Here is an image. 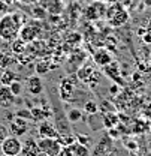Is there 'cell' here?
I'll return each mask as SVG.
<instances>
[{
    "mask_svg": "<svg viewBox=\"0 0 151 156\" xmlns=\"http://www.w3.org/2000/svg\"><path fill=\"white\" fill-rule=\"evenodd\" d=\"M26 21V17L19 12L5 14L0 17V39L5 42H12L18 38L19 30Z\"/></svg>",
    "mask_w": 151,
    "mask_h": 156,
    "instance_id": "cell-1",
    "label": "cell"
},
{
    "mask_svg": "<svg viewBox=\"0 0 151 156\" xmlns=\"http://www.w3.org/2000/svg\"><path fill=\"white\" fill-rule=\"evenodd\" d=\"M105 18H106V23L111 27H123L124 24L129 23L130 14H129L127 8H124L123 5H120L118 2H115V3H109L106 6Z\"/></svg>",
    "mask_w": 151,
    "mask_h": 156,
    "instance_id": "cell-2",
    "label": "cell"
},
{
    "mask_svg": "<svg viewBox=\"0 0 151 156\" xmlns=\"http://www.w3.org/2000/svg\"><path fill=\"white\" fill-rule=\"evenodd\" d=\"M76 84H75V78L72 77H64L60 80L58 83V95L60 99L63 102H75L76 98Z\"/></svg>",
    "mask_w": 151,
    "mask_h": 156,
    "instance_id": "cell-3",
    "label": "cell"
},
{
    "mask_svg": "<svg viewBox=\"0 0 151 156\" xmlns=\"http://www.w3.org/2000/svg\"><path fill=\"white\" fill-rule=\"evenodd\" d=\"M100 74L96 71L91 65H81L76 71V80H79L81 83L87 84V86H94V83L99 81Z\"/></svg>",
    "mask_w": 151,
    "mask_h": 156,
    "instance_id": "cell-4",
    "label": "cell"
},
{
    "mask_svg": "<svg viewBox=\"0 0 151 156\" xmlns=\"http://www.w3.org/2000/svg\"><path fill=\"white\" fill-rule=\"evenodd\" d=\"M2 155L5 156H19L22 152V143L18 136L9 135L0 146Z\"/></svg>",
    "mask_w": 151,
    "mask_h": 156,
    "instance_id": "cell-5",
    "label": "cell"
},
{
    "mask_svg": "<svg viewBox=\"0 0 151 156\" xmlns=\"http://www.w3.org/2000/svg\"><path fill=\"white\" fill-rule=\"evenodd\" d=\"M38 146L40 152L46 156H58L60 150L63 149V144L58 138H40L38 141Z\"/></svg>",
    "mask_w": 151,
    "mask_h": 156,
    "instance_id": "cell-6",
    "label": "cell"
},
{
    "mask_svg": "<svg viewBox=\"0 0 151 156\" xmlns=\"http://www.w3.org/2000/svg\"><path fill=\"white\" fill-rule=\"evenodd\" d=\"M39 33H40V24H39L38 21H36V23L32 21V23L22 24V27H21V30H19L18 38H21L24 42H27V44H30V42H33L35 39L38 38Z\"/></svg>",
    "mask_w": 151,
    "mask_h": 156,
    "instance_id": "cell-7",
    "label": "cell"
},
{
    "mask_svg": "<svg viewBox=\"0 0 151 156\" xmlns=\"http://www.w3.org/2000/svg\"><path fill=\"white\" fill-rule=\"evenodd\" d=\"M30 129V125H29V120L22 119V117L14 116L11 119V123H9V132L15 136H22L27 134V131Z\"/></svg>",
    "mask_w": 151,
    "mask_h": 156,
    "instance_id": "cell-8",
    "label": "cell"
},
{
    "mask_svg": "<svg viewBox=\"0 0 151 156\" xmlns=\"http://www.w3.org/2000/svg\"><path fill=\"white\" fill-rule=\"evenodd\" d=\"M30 111H32V117L35 122H43V120H48L53 117V111L50 108V105H46L45 102L42 105H33L30 107Z\"/></svg>",
    "mask_w": 151,
    "mask_h": 156,
    "instance_id": "cell-9",
    "label": "cell"
},
{
    "mask_svg": "<svg viewBox=\"0 0 151 156\" xmlns=\"http://www.w3.org/2000/svg\"><path fill=\"white\" fill-rule=\"evenodd\" d=\"M38 134H39V138H58V135H60L58 129H57L50 120L39 122Z\"/></svg>",
    "mask_w": 151,
    "mask_h": 156,
    "instance_id": "cell-10",
    "label": "cell"
},
{
    "mask_svg": "<svg viewBox=\"0 0 151 156\" xmlns=\"http://www.w3.org/2000/svg\"><path fill=\"white\" fill-rule=\"evenodd\" d=\"M26 89L27 92L32 95V96H40L43 93V83L39 75H32V77L27 78V83H26Z\"/></svg>",
    "mask_w": 151,
    "mask_h": 156,
    "instance_id": "cell-11",
    "label": "cell"
},
{
    "mask_svg": "<svg viewBox=\"0 0 151 156\" xmlns=\"http://www.w3.org/2000/svg\"><path fill=\"white\" fill-rule=\"evenodd\" d=\"M93 62H94L97 66H100V68H103V66H106V65H109L111 62H114L112 58V54L106 50V48H97L93 51Z\"/></svg>",
    "mask_w": 151,
    "mask_h": 156,
    "instance_id": "cell-12",
    "label": "cell"
},
{
    "mask_svg": "<svg viewBox=\"0 0 151 156\" xmlns=\"http://www.w3.org/2000/svg\"><path fill=\"white\" fill-rule=\"evenodd\" d=\"M15 104V95L12 93L9 86H0V107L5 110H9Z\"/></svg>",
    "mask_w": 151,
    "mask_h": 156,
    "instance_id": "cell-13",
    "label": "cell"
},
{
    "mask_svg": "<svg viewBox=\"0 0 151 156\" xmlns=\"http://www.w3.org/2000/svg\"><path fill=\"white\" fill-rule=\"evenodd\" d=\"M22 156H39L40 155V149L38 146V141L35 138H27L22 143Z\"/></svg>",
    "mask_w": 151,
    "mask_h": 156,
    "instance_id": "cell-14",
    "label": "cell"
},
{
    "mask_svg": "<svg viewBox=\"0 0 151 156\" xmlns=\"http://www.w3.org/2000/svg\"><path fill=\"white\" fill-rule=\"evenodd\" d=\"M102 69H103V72H105V75H106V77H109L111 80L117 81V83H123V80L120 78V72H118V71H120V68H118V63L111 62L109 65L103 66Z\"/></svg>",
    "mask_w": 151,
    "mask_h": 156,
    "instance_id": "cell-15",
    "label": "cell"
},
{
    "mask_svg": "<svg viewBox=\"0 0 151 156\" xmlns=\"http://www.w3.org/2000/svg\"><path fill=\"white\" fill-rule=\"evenodd\" d=\"M118 122H120V116L118 114H115V113H103L102 114V125H103V128H106V129H111V128H115L117 125H118Z\"/></svg>",
    "mask_w": 151,
    "mask_h": 156,
    "instance_id": "cell-16",
    "label": "cell"
},
{
    "mask_svg": "<svg viewBox=\"0 0 151 156\" xmlns=\"http://www.w3.org/2000/svg\"><path fill=\"white\" fill-rule=\"evenodd\" d=\"M19 80L18 78V74L15 72V71H12V69H5L3 72H2V75H0V84H3V86H11L14 81H17Z\"/></svg>",
    "mask_w": 151,
    "mask_h": 156,
    "instance_id": "cell-17",
    "label": "cell"
},
{
    "mask_svg": "<svg viewBox=\"0 0 151 156\" xmlns=\"http://www.w3.org/2000/svg\"><path fill=\"white\" fill-rule=\"evenodd\" d=\"M11 44V51L15 54V56H19V54H24L27 51V42H24L21 38L14 39Z\"/></svg>",
    "mask_w": 151,
    "mask_h": 156,
    "instance_id": "cell-18",
    "label": "cell"
},
{
    "mask_svg": "<svg viewBox=\"0 0 151 156\" xmlns=\"http://www.w3.org/2000/svg\"><path fill=\"white\" fill-rule=\"evenodd\" d=\"M69 147H70L74 156H90V150H88V147H87L85 144H81V143L75 141V143L70 144Z\"/></svg>",
    "mask_w": 151,
    "mask_h": 156,
    "instance_id": "cell-19",
    "label": "cell"
},
{
    "mask_svg": "<svg viewBox=\"0 0 151 156\" xmlns=\"http://www.w3.org/2000/svg\"><path fill=\"white\" fill-rule=\"evenodd\" d=\"M66 116H67V120L70 123H79L84 119V113L79 108H69L67 113H66Z\"/></svg>",
    "mask_w": 151,
    "mask_h": 156,
    "instance_id": "cell-20",
    "label": "cell"
},
{
    "mask_svg": "<svg viewBox=\"0 0 151 156\" xmlns=\"http://www.w3.org/2000/svg\"><path fill=\"white\" fill-rule=\"evenodd\" d=\"M84 15H85V18L88 20V21H94V20H97L99 17H100V12H99V9H97L96 3H93V5H90V6H87V8H85Z\"/></svg>",
    "mask_w": 151,
    "mask_h": 156,
    "instance_id": "cell-21",
    "label": "cell"
},
{
    "mask_svg": "<svg viewBox=\"0 0 151 156\" xmlns=\"http://www.w3.org/2000/svg\"><path fill=\"white\" fill-rule=\"evenodd\" d=\"M84 113L85 114H97L99 113V104L93 101V99H90V101H85L84 102Z\"/></svg>",
    "mask_w": 151,
    "mask_h": 156,
    "instance_id": "cell-22",
    "label": "cell"
},
{
    "mask_svg": "<svg viewBox=\"0 0 151 156\" xmlns=\"http://www.w3.org/2000/svg\"><path fill=\"white\" fill-rule=\"evenodd\" d=\"M150 122L148 120H136V123H135V126H133V131L136 132V134H144V132H147L148 131V128H150V125H148Z\"/></svg>",
    "mask_w": 151,
    "mask_h": 156,
    "instance_id": "cell-23",
    "label": "cell"
},
{
    "mask_svg": "<svg viewBox=\"0 0 151 156\" xmlns=\"http://www.w3.org/2000/svg\"><path fill=\"white\" fill-rule=\"evenodd\" d=\"M50 69H54V66H50V60H39L36 63V72L38 74H46Z\"/></svg>",
    "mask_w": 151,
    "mask_h": 156,
    "instance_id": "cell-24",
    "label": "cell"
},
{
    "mask_svg": "<svg viewBox=\"0 0 151 156\" xmlns=\"http://www.w3.org/2000/svg\"><path fill=\"white\" fill-rule=\"evenodd\" d=\"M14 62H15V58L12 57V56H9V54L0 51V68L6 69V68H8L9 65H12Z\"/></svg>",
    "mask_w": 151,
    "mask_h": 156,
    "instance_id": "cell-25",
    "label": "cell"
},
{
    "mask_svg": "<svg viewBox=\"0 0 151 156\" xmlns=\"http://www.w3.org/2000/svg\"><path fill=\"white\" fill-rule=\"evenodd\" d=\"M32 15L36 20H45L46 18V9L42 8V6H33L32 8Z\"/></svg>",
    "mask_w": 151,
    "mask_h": 156,
    "instance_id": "cell-26",
    "label": "cell"
},
{
    "mask_svg": "<svg viewBox=\"0 0 151 156\" xmlns=\"http://www.w3.org/2000/svg\"><path fill=\"white\" fill-rule=\"evenodd\" d=\"M9 87H11V90H12V93H14L15 96H19V95L22 93V84H21V81H19V80L14 81Z\"/></svg>",
    "mask_w": 151,
    "mask_h": 156,
    "instance_id": "cell-27",
    "label": "cell"
},
{
    "mask_svg": "<svg viewBox=\"0 0 151 156\" xmlns=\"http://www.w3.org/2000/svg\"><path fill=\"white\" fill-rule=\"evenodd\" d=\"M15 116L22 117V119H26V120H33V117H32V111H30V108H26V110H18V111L15 113Z\"/></svg>",
    "mask_w": 151,
    "mask_h": 156,
    "instance_id": "cell-28",
    "label": "cell"
},
{
    "mask_svg": "<svg viewBox=\"0 0 151 156\" xmlns=\"http://www.w3.org/2000/svg\"><path fill=\"white\" fill-rule=\"evenodd\" d=\"M9 134H11V132H9V128L0 123V146H2V143L9 136Z\"/></svg>",
    "mask_w": 151,
    "mask_h": 156,
    "instance_id": "cell-29",
    "label": "cell"
},
{
    "mask_svg": "<svg viewBox=\"0 0 151 156\" xmlns=\"http://www.w3.org/2000/svg\"><path fill=\"white\" fill-rule=\"evenodd\" d=\"M141 114H142V117H144L145 120L151 122V102H148L147 105H144V108H142Z\"/></svg>",
    "mask_w": 151,
    "mask_h": 156,
    "instance_id": "cell-30",
    "label": "cell"
},
{
    "mask_svg": "<svg viewBox=\"0 0 151 156\" xmlns=\"http://www.w3.org/2000/svg\"><path fill=\"white\" fill-rule=\"evenodd\" d=\"M99 107H103V108H99V110H102L103 113H112V111H115L112 104H109V102H106V101H103V104L99 105Z\"/></svg>",
    "mask_w": 151,
    "mask_h": 156,
    "instance_id": "cell-31",
    "label": "cell"
},
{
    "mask_svg": "<svg viewBox=\"0 0 151 156\" xmlns=\"http://www.w3.org/2000/svg\"><path fill=\"white\" fill-rule=\"evenodd\" d=\"M9 12V5L6 3V0H0V17Z\"/></svg>",
    "mask_w": 151,
    "mask_h": 156,
    "instance_id": "cell-32",
    "label": "cell"
},
{
    "mask_svg": "<svg viewBox=\"0 0 151 156\" xmlns=\"http://www.w3.org/2000/svg\"><path fill=\"white\" fill-rule=\"evenodd\" d=\"M58 156H74V153H72V150H70V147H69V146H64V147L60 150Z\"/></svg>",
    "mask_w": 151,
    "mask_h": 156,
    "instance_id": "cell-33",
    "label": "cell"
},
{
    "mask_svg": "<svg viewBox=\"0 0 151 156\" xmlns=\"http://www.w3.org/2000/svg\"><path fill=\"white\" fill-rule=\"evenodd\" d=\"M120 5H123L124 8H129V6H132V3H133V0H117Z\"/></svg>",
    "mask_w": 151,
    "mask_h": 156,
    "instance_id": "cell-34",
    "label": "cell"
},
{
    "mask_svg": "<svg viewBox=\"0 0 151 156\" xmlns=\"http://www.w3.org/2000/svg\"><path fill=\"white\" fill-rule=\"evenodd\" d=\"M108 135L112 136V138H117L118 136V131L115 128H111V129H108Z\"/></svg>",
    "mask_w": 151,
    "mask_h": 156,
    "instance_id": "cell-35",
    "label": "cell"
},
{
    "mask_svg": "<svg viewBox=\"0 0 151 156\" xmlns=\"http://www.w3.org/2000/svg\"><path fill=\"white\" fill-rule=\"evenodd\" d=\"M126 147H127V149H136L138 146H136V143H133V141H127Z\"/></svg>",
    "mask_w": 151,
    "mask_h": 156,
    "instance_id": "cell-36",
    "label": "cell"
},
{
    "mask_svg": "<svg viewBox=\"0 0 151 156\" xmlns=\"http://www.w3.org/2000/svg\"><path fill=\"white\" fill-rule=\"evenodd\" d=\"M109 90H111L112 93H117V92H118V86H117V84H114V86H111V89H109Z\"/></svg>",
    "mask_w": 151,
    "mask_h": 156,
    "instance_id": "cell-37",
    "label": "cell"
},
{
    "mask_svg": "<svg viewBox=\"0 0 151 156\" xmlns=\"http://www.w3.org/2000/svg\"><path fill=\"white\" fill-rule=\"evenodd\" d=\"M142 2H144L147 6H151V0H142Z\"/></svg>",
    "mask_w": 151,
    "mask_h": 156,
    "instance_id": "cell-38",
    "label": "cell"
},
{
    "mask_svg": "<svg viewBox=\"0 0 151 156\" xmlns=\"http://www.w3.org/2000/svg\"><path fill=\"white\" fill-rule=\"evenodd\" d=\"M103 2H106V3H108V5H109V3H115V2H117V0H103Z\"/></svg>",
    "mask_w": 151,
    "mask_h": 156,
    "instance_id": "cell-39",
    "label": "cell"
},
{
    "mask_svg": "<svg viewBox=\"0 0 151 156\" xmlns=\"http://www.w3.org/2000/svg\"><path fill=\"white\" fill-rule=\"evenodd\" d=\"M18 2H22V3H27V2H30V0H18Z\"/></svg>",
    "mask_w": 151,
    "mask_h": 156,
    "instance_id": "cell-40",
    "label": "cell"
},
{
    "mask_svg": "<svg viewBox=\"0 0 151 156\" xmlns=\"http://www.w3.org/2000/svg\"><path fill=\"white\" fill-rule=\"evenodd\" d=\"M145 156H151V152H150V153H147V155H145Z\"/></svg>",
    "mask_w": 151,
    "mask_h": 156,
    "instance_id": "cell-41",
    "label": "cell"
},
{
    "mask_svg": "<svg viewBox=\"0 0 151 156\" xmlns=\"http://www.w3.org/2000/svg\"><path fill=\"white\" fill-rule=\"evenodd\" d=\"M150 63H151V53H150Z\"/></svg>",
    "mask_w": 151,
    "mask_h": 156,
    "instance_id": "cell-42",
    "label": "cell"
},
{
    "mask_svg": "<svg viewBox=\"0 0 151 156\" xmlns=\"http://www.w3.org/2000/svg\"><path fill=\"white\" fill-rule=\"evenodd\" d=\"M0 152H2V150H0Z\"/></svg>",
    "mask_w": 151,
    "mask_h": 156,
    "instance_id": "cell-43",
    "label": "cell"
}]
</instances>
